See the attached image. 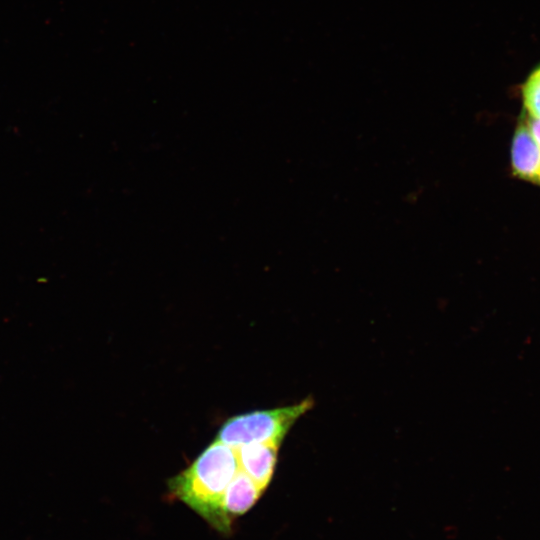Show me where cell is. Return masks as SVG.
<instances>
[{
  "label": "cell",
  "mask_w": 540,
  "mask_h": 540,
  "mask_svg": "<svg viewBox=\"0 0 540 540\" xmlns=\"http://www.w3.org/2000/svg\"><path fill=\"white\" fill-rule=\"evenodd\" d=\"M523 119L526 122L533 138L540 146V120L528 116L526 113L523 114Z\"/></svg>",
  "instance_id": "obj_7"
},
{
  "label": "cell",
  "mask_w": 540,
  "mask_h": 540,
  "mask_svg": "<svg viewBox=\"0 0 540 540\" xmlns=\"http://www.w3.org/2000/svg\"><path fill=\"white\" fill-rule=\"evenodd\" d=\"M525 113L540 120V65L530 74L522 89Z\"/></svg>",
  "instance_id": "obj_6"
},
{
  "label": "cell",
  "mask_w": 540,
  "mask_h": 540,
  "mask_svg": "<svg viewBox=\"0 0 540 540\" xmlns=\"http://www.w3.org/2000/svg\"><path fill=\"white\" fill-rule=\"evenodd\" d=\"M513 173L521 179L538 183L540 176V146L533 138L523 117L519 122L511 146Z\"/></svg>",
  "instance_id": "obj_4"
},
{
  "label": "cell",
  "mask_w": 540,
  "mask_h": 540,
  "mask_svg": "<svg viewBox=\"0 0 540 540\" xmlns=\"http://www.w3.org/2000/svg\"><path fill=\"white\" fill-rule=\"evenodd\" d=\"M241 470L236 449L214 440L183 471L168 481L170 493L197 512L211 526L228 533L222 512L227 487Z\"/></svg>",
  "instance_id": "obj_1"
},
{
  "label": "cell",
  "mask_w": 540,
  "mask_h": 540,
  "mask_svg": "<svg viewBox=\"0 0 540 540\" xmlns=\"http://www.w3.org/2000/svg\"><path fill=\"white\" fill-rule=\"evenodd\" d=\"M279 447L272 443H250L235 448L240 468L263 490L272 480Z\"/></svg>",
  "instance_id": "obj_3"
},
{
  "label": "cell",
  "mask_w": 540,
  "mask_h": 540,
  "mask_svg": "<svg viewBox=\"0 0 540 540\" xmlns=\"http://www.w3.org/2000/svg\"><path fill=\"white\" fill-rule=\"evenodd\" d=\"M314 405L312 398L285 407L256 410L228 418L215 440L233 448L250 443L280 446L295 422Z\"/></svg>",
  "instance_id": "obj_2"
},
{
  "label": "cell",
  "mask_w": 540,
  "mask_h": 540,
  "mask_svg": "<svg viewBox=\"0 0 540 540\" xmlns=\"http://www.w3.org/2000/svg\"><path fill=\"white\" fill-rule=\"evenodd\" d=\"M538 184H540V176H539V179H538Z\"/></svg>",
  "instance_id": "obj_8"
},
{
  "label": "cell",
  "mask_w": 540,
  "mask_h": 540,
  "mask_svg": "<svg viewBox=\"0 0 540 540\" xmlns=\"http://www.w3.org/2000/svg\"><path fill=\"white\" fill-rule=\"evenodd\" d=\"M263 492L241 469L230 482L223 497L222 512L226 521L231 525L236 517L251 509Z\"/></svg>",
  "instance_id": "obj_5"
}]
</instances>
